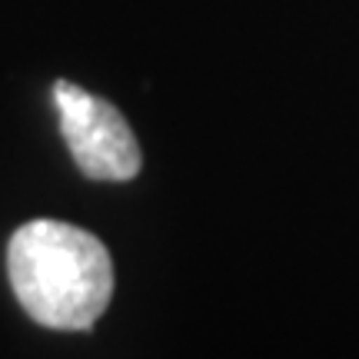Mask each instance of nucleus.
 <instances>
[{
	"instance_id": "f257e3e1",
	"label": "nucleus",
	"mask_w": 359,
	"mask_h": 359,
	"mask_svg": "<svg viewBox=\"0 0 359 359\" xmlns=\"http://www.w3.org/2000/svg\"><path fill=\"white\" fill-rule=\"evenodd\" d=\"M7 276L27 316L47 330H93L114 296L107 246L64 219H30L13 233Z\"/></svg>"
},
{
	"instance_id": "f03ea898",
	"label": "nucleus",
	"mask_w": 359,
	"mask_h": 359,
	"mask_svg": "<svg viewBox=\"0 0 359 359\" xmlns=\"http://www.w3.org/2000/svg\"><path fill=\"white\" fill-rule=\"evenodd\" d=\"M53 103L60 114L67 150L74 154L83 177L103 183H127L140 173V143L114 103L70 80L53 83Z\"/></svg>"
}]
</instances>
